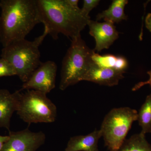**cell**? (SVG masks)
<instances>
[{"mask_svg": "<svg viewBox=\"0 0 151 151\" xmlns=\"http://www.w3.org/2000/svg\"><path fill=\"white\" fill-rule=\"evenodd\" d=\"M147 73L150 76V78H149L148 80L145 81H141V82H139V83L135 84V86L132 89V91H136L137 90H139V89H140L141 87L145 86V85H147V84H149L151 88V70L148 71Z\"/></svg>", "mask_w": 151, "mask_h": 151, "instance_id": "cell-19", "label": "cell"}, {"mask_svg": "<svg viewBox=\"0 0 151 151\" xmlns=\"http://www.w3.org/2000/svg\"><path fill=\"white\" fill-rule=\"evenodd\" d=\"M102 137L100 130H95L86 135L70 137L64 151H99L98 142Z\"/></svg>", "mask_w": 151, "mask_h": 151, "instance_id": "cell-12", "label": "cell"}, {"mask_svg": "<svg viewBox=\"0 0 151 151\" xmlns=\"http://www.w3.org/2000/svg\"><path fill=\"white\" fill-rule=\"evenodd\" d=\"M9 136H1L0 135V151L1 150L3 147L9 139Z\"/></svg>", "mask_w": 151, "mask_h": 151, "instance_id": "cell-20", "label": "cell"}, {"mask_svg": "<svg viewBox=\"0 0 151 151\" xmlns=\"http://www.w3.org/2000/svg\"><path fill=\"white\" fill-rule=\"evenodd\" d=\"M145 24L147 28L151 32V13L148 14L146 17Z\"/></svg>", "mask_w": 151, "mask_h": 151, "instance_id": "cell-21", "label": "cell"}, {"mask_svg": "<svg viewBox=\"0 0 151 151\" xmlns=\"http://www.w3.org/2000/svg\"><path fill=\"white\" fill-rule=\"evenodd\" d=\"M137 116V111L127 107L113 108L107 113L100 130L108 150L118 151Z\"/></svg>", "mask_w": 151, "mask_h": 151, "instance_id": "cell-5", "label": "cell"}, {"mask_svg": "<svg viewBox=\"0 0 151 151\" xmlns=\"http://www.w3.org/2000/svg\"><path fill=\"white\" fill-rule=\"evenodd\" d=\"M89 34L93 37L96 42L94 51L98 52L108 49L119 38V32L114 24L109 22H99L90 19L88 25Z\"/></svg>", "mask_w": 151, "mask_h": 151, "instance_id": "cell-9", "label": "cell"}, {"mask_svg": "<svg viewBox=\"0 0 151 151\" xmlns=\"http://www.w3.org/2000/svg\"><path fill=\"white\" fill-rule=\"evenodd\" d=\"M9 139L1 151H36L45 142L43 132H33L27 129L17 132H10Z\"/></svg>", "mask_w": 151, "mask_h": 151, "instance_id": "cell-8", "label": "cell"}, {"mask_svg": "<svg viewBox=\"0 0 151 151\" xmlns=\"http://www.w3.org/2000/svg\"><path fill=\"white\" fill-rule=\"evenodd\" d=\"M17 75L16 72L12 65L4 58H0V78L4 76Z\"/></svg>", "mask_w": 151, "mask_h": 151, "instance_id": "cell-17", "label": "cell"}, {"mask_svg": "<svg viewBox=\"0 0 151 151\" xmlns=\"http://www.w3.org/2000/svg\"><path fill=\"white\" fill-rule=\"evenodd\" d=\"M142 131L146 135L151 133V94L148 95L138 112L137 120Z\"/></svg>", "mask_w": 151, "mask_h": 151, "instance_id": "cell-16", "label": "cell"}, {"mask_svg": "<svg viewBox=\"0 0 151 151\" xmlns=\"http://www.w3.org/2000/svg\"><path fill=\"white\" fill-rule=\"evenodd\" d=\"M48 35L44 29L43 34L32 41L26 39L17 41L2 49L1 58L12 65L17 76L23 83L28 80L41 63L39 47Z\"/></svg>", "mask_w": 151, "mask_h": 151, "instance_id": "cell-3", "label": "cell"}, {"mask_svg": "<svg viewBox=\"0 0 151 151\" xmlns=\"http://www.w3.org/2000/svg\"><path fill=\"white\" fill-rule=\"evenodd\" d=\"M128 3L127 0H113L108 9L97 15L96 20L103 19L105 22L113 24L127 20V17L124 12V9Z\"/></svg>", "mask_w": 151, "mask_h": 151, "instance_id": "cell-13", "label": "cell"}, {"mask_svg": "<svg viewBox=\"0 0 151 151\" xmlns=\"http://www.w3.org/2000/svg\"><path fill=\"white\" fill-rule=\"evenodd\" d=\"M68 4L73 8L79 9L78 6V3L79 1L78 0H66Z\"/></svg>", "mask_w": 151, "mask_h": 151, "instance_id": "cell-22", "label": "cell"}, {"mask_svg": "<svg viewBox=\"0 0 151 151\" xmlns=\"http://www.w3.org/2000/svg\"><path fill=\"white\" fill-rule=\"evenodd\" d=\"M125 71L99 67L94 62L84 74L82 81H91L100 85L108 86H116L124 78Z\"/></svg>", "mask_w": 151, "mask_h": 151, "instance_id": "cell-10", "label": "cell"}, {"mask_svg": "<svg viewBox=\"0 0 151 151\" xmlns=\"http://www.w3.org/2000/svg\"><path fill=\"white\" fill-rule=\"evenodd\" d=\"M17 113L24 122L32 123H53L56 120V105L47 94L34 90L21 93Z\"/></svg>", "mask_w": 151, "mask_h": 151, "instance_id": "cell-6", "label": "cell"}, {"mask_svg": "<svg viewBox=\"0 0 151 151\" xmlns=\"http://www.w3.org/2000/svg\"><path fill=\"white\" fill-rule=\"evenodd\" d=\"M92 60L94 64L100 67L125 71L128 67V61L124 56L112 54L100 55L94 51Z\"/></svg>", "mask_w": 151, "mask_h": 151, "instance_id": "cell-14", "label": "cell"}, {"mask_svg": "<svg viewBox=\"0 0 151 151\" xmlns=\"http://www.w3.org/2000/svg\"><path fill=\"white\" fill-rule=\"evenodd\" d=\"M57 65L53 61L42 63L26 82L22 90H34L45 94L50 93L55 86Z\"/></svg>", "mask_w": 151, "mask_h": 151, "instance_id": "cell-7", "label": "cell"}, {"mask_svg": "<svg viewBox=\"0 0 151 151\" xmlns=\"http://www.w3.org/2000/svg\"><path fill=\"white\" fill-rule=\"evenodd\" d=\"M93 51L87 46L81 35L71 40L70 47L62 61L60 89L63 91L68 86L82 81L93 63Z\"/></svg>", "mask_w": 151, "mask_h": 151, "instance_id": "cell-4", "label": "cell"}, {"mask_svg": "<svg viewBox=\"0 0 151 151\" xmlns=\"http://www.w3.org/2000/svg\"><path fill=\"white\" fill-rule=\"evenodd\" d=\"M40 23L44 25L52 38L62 34L71 40L81 35L90 17L84 16L81 9L73 8L66 0H36Z\"/></svg>", "mask_w": 151, "mask_h": 151, "instance_id": "cell-1", "label": "cell"}, {"mask_svg": "<svg viewBox=\"0 0 151 151\" xmlns=\"http://www.w3.org/2000/svg\"><path fill=\"white\" fill-rule=\"evenodd\" d=\"M118 151H151V145L140 132L125 140Z\"/></svg>", "mask_w": 151, "mask_h": 151, "instance_id": "cell-15", "label": "cell"}, {"mask_svg": "<svg viewBox=\"0 0 151 151\" xmlns=\"http://www.w3.org/2000/svg\"><path fill=\"white\" fill-rule=\"evenodd\" d=\"M0 42L3 47L25 39L40 23L36 0H1Z\"/></svg>", "mask_w": 151, "mask_h": 151, "instance_id": "cell-2", "label": "cell"}, {"mask_svg": "<svg viewBox=\"0 0 151 151\" xmlns=\"http://www.w3.org/2000/svg\"><path fill=\"white\" fill-rule=\"evenodd\" d=\"M21 94L20 91L12 93L7 89H0V128L9 130L11 118L17 111Z\"/></svg>", "mask_w": 151, "mask_h": 151, "instance_id": "cell-11", "label": "cell"}, {"mask_svg": "<svg viewBox=\"0 0 151 151\" xmlns=\"http://www.w3.org/2000/svg\"><path fill=\"white\" fill-rule=\"evenodd\" d=\"M100 2L99 0H84L83 7L81 9V13L85 16L89 17V12L98 5Z\"/></svg>", "mask_w": 151, "mask_h": 151, "instance_id": "cell-18", "label": "cell"}]
</instances>
